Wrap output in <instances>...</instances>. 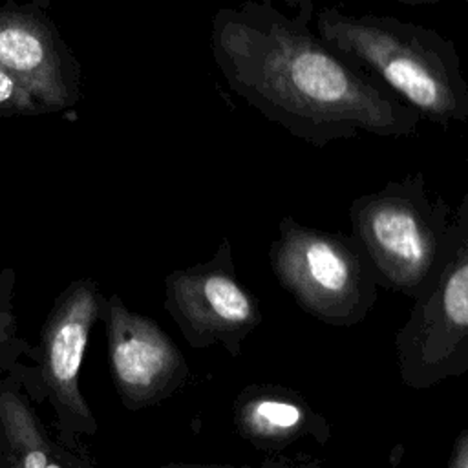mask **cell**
<instances>
[{
    "instance_id": "obj_1",
    "label": "cell",
    "mask_w": 468,
    "mask_h": 468,
    "mask_svg": "<svg viewBox=\"0 0 468 468\" xmlns=\"http://www.w3.org/2000/svg\"><path fill=\"white\" fill-rule=\"evenodd\" d=\"M218 62L232 90L291 135L324 148L360 132L408 137L420 115L380 80L313 37L282 24L227 22Z\"/></svg>"
},
{
    "instance_id": "obj_2",
    "label": "cell",
    "mask_w": 468,
    "mask_h": 468,
    "mask_svg": "<svg viewBox=\"0 0 468 468\" xmlns=\"http://www.w3.org/2000/svg\"><path fill=\"white\" fill-rule=\"evenodd\" d=\"M453 208L431 197L420 172L389 181L349 205L351 236L369 258L380 287L419 298L431 282Z\"/></svg>"
},
{
    "instance_id": "obj_3",
    "label": "cell",
    "mask_w": 468,
    "mask_h": 468,
    "mask_svg": "<svg viewBox=\"0 0 468 468\" xmlns=\"http://www.w3.org/2000/svg\"><path fill=\"white\" fill-rule=\"evenodd\" d=\"M269 263L298 307L327 325L364 322L378 296L373 265L351 234L307 227L292 216L280 219Z\"/></svg>"
},
{
    "instance_id": "obj_4",
    "label": "cell",
    "mask_w": 468,
    "mask_h": 468,
    "mask_svg": "<svg viewBox=\"0 0 468 468\" xmlns=\"http://www.w3.org/2000/svg\"><path fill=\"white\" fill-rule=\"evenodd\" d=\"M404 386L428 389L468 373V192L452 214L437 271L395 335Z\"/></svg>"
},
{
    "instance_id": "obj_5",
    "label": "cell",
    "mask_w": 468,
    "mask_h": 468,
    "mask_svg": "<svg viewBox=\"0 0 468 468\" xmlns=\"http://www.w3.org/2000/svg\"><path fill=\"white\" fill-rule=\"evenodd\" d=\"M320 31L329 48L369 69L420 117L441 126L468 119V86L448 49L367 22L324 20Z\"/></svg>"
},
{
    "instance_id": "obj_6",
    "label": "cell",
    "mask_w": 468,
    "mask_h": 468,
    "mask_svg": "<svg viewBox=\"0 0 468 468\" xmlns=\"http://www.w3.org/2000/svg\"><path fill=\"white\" fill-rule=\"evenodd\" d=\"M104 296L91 278H79L55 298L40 329L38 346L26 356L37 367H24V384L37 402L49 400L58 441L80 453V435H93L97 420L79 389V373L90 342V331L101 318Z\"/></svg>"
},
{
    "instance_id": "obj_7",
    "label": "cell",
    "mask_w": 468,
    "mask_h": 468,
    "mask_svg": "<svg viewBox=\"0 0 468 468\" xmlns=\"http://www.w3.org/2000/svg\"><path fill=\"white\" fill-rule=\"evenodd\" d=\"M165 309L190 347L219 344L230 356L241 355L245 338L263 318L256 294L236 276L227 238L210 260L165 278Z\"/></svg>"
},
{
    "instance_id": "obj_8",
    "label": "cell",
    "mask_w": 468,
    "mask_h": 468,
    "mask_svg": "<svg viewBox=\"0 0 468 468\" xmlns=\"http://www.w3.org/2000/svg\"><path fill=\"white\" fill-rule=\"evenodd\" d=\"M101 318L112 380L126 410L155 406L185 386L188 364L155 320L128 309L117 292L104 298Z\"/></svg>"
},
{
    "instance_id": "obj_9",
    "label": "cell",
    "mask_w": 468,
    "mask_h": 468,
    "mask_svg": "<svg viewBox=\"0 0 468 468\" xmlns=\"http://www.w3.org/2000/svg\"><path fill=\"white\" fill-rule=\"evenodd\" d=\"M0 66L11 71L48 112L71 108L79 84L44 26L24 15L0 16Z\"/></svg>"
},
{
    "instance_id": "obj_10",
    "label": "cell",
    "mask_w": 468,
    "mask_h": 468,
    "mask_svg": "<svg viewBox=\"0 0 468 468\" xmlns=\"http://www.w3.org/2000/svg\"><path fill=\"white\" fill-rule=\"evenodd\" d=\"M234 424L258 450H282L296 441L325 444L331 437L327 419L302 393L278 384H250L234 400Z\"/></svg>"
},
{
    "instance_id": "obj_11",
    "label": "cell",
    "mask_w": 468,
    "mask_h": 468,
    "mask_svg": "<svg viewBox=\"0 0 468 468\" xmlns=\"http://www.w3.org/2000/svg\"><path fill=\"white\" fill-rule=\"evenodd\" d=\"M24 366L0 378V466L88 468L93 459L53 439L24 393Z\"/></svg>"
},
{
    "instance_id": "obj_12",
    "label": "cell",
    "mask_w": 468,
    "mask_h": 468,
    "mask_svg": "<svg viewBox=\"0 0 468 468\" xmlns=\"http://www.w3.org/2000/svg\"><path fill=\"white\" fill-rule=\"evenodd\" d=\"M16 272L13 267L0 269V378L11 371L18 358L27 355L31 344L18 331L15 311Z\"/></svg>"
},
{
    "instance_id": "obj_13",
    "label": "cell",
    "mask_w": 468,
    "mask_h": 468,
    "mask_svg": "<svg viewBox=\"0 0 468 468\" xmlns=\"http://www.w3.org/2000/svg\"><path fill=\"white\" fill-rule=\"evenodd\" d=\"M46 113L33 93L4 66H0V117Z\"/></svg>"
},
{
    "instance_id": "obj_14",
    "label": "cell",
    "mask_w": 468,
    "mask_h": 468,
    "mask_svg": "<svg viewBox=\"0 0 468 468\" xmlns=\"http://www.w3.org/2000/svg\"><path fill=\"white\" fill-rule=\"evenodd\" d=\"M446 466L448 468H468V430H464L457 435Z\"/></svg>"
}]
</instances>
